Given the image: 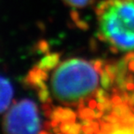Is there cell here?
Here are the masks:
<instances>
[{
  "label": "cell",
  "instance_id": "6da1fadb",
  "mask_svg": "<svg viewBox=\"0 0 134 134\" xmlns=\"http://www.w3.org/2000/svg\"><path fill=\"white\" fill-rule=\"evenodd\" d=\"M48 58L39 68L48 70L50 74H44L47 81L38 79L37 85L41 97H48L49 103H55L60 113L58 117L69 119V112L73 109L79 111L94 110L101 99V91L106 81V72L98 61L72 58L61 62L56 58Z\"/></svg>",
  "mask_w": 134,
  "mask_h": 134
},
{
  "label": "cell",
  "instance_id": "7a4b0ae2",
  "mask_svg": "<svg viewBox=\"0 0 134 134\" xmlns=\"http://www.w3.org/2000/svg\"><path fill=\"white\" fill-rule=\"evenodd\" d=\"M98 35L111 50L134 51V0H104L96 10Z\"/></svg>",
  "mask_w": 134,
  "mask_h": 134
},
{
  "label": "cell",
  "instance_id": "3957f363",
  "mask_svg": "<svg viewBox=\"0 0 134 134\" xmlns=\"http://www.w3.org/2000/svg\"><path fill=\"white\" fill-rule=\"evenodd\" d=\"M6 133L44 132L43 121L37 104L30 98L12 104L4 114L2 123Z\"/></svg>",
  "mask_w": 134,
  "mask_h": 134
},
{
  "label": "cell",
  "instance_id": "277c9868",
  "mask_svg": "<svg viewBox=\"0 0 134 134\" xmlns=\"http://www.w3.org/2000/svg\"><path fill=\"white\" fill-rule=\"evenodd\" d=\"M13 95L12 84L8 79L0 75V114L6 111L12 105Z\"/></svg>",
  "mask_w": 134,
  "mask_h": 134
},
{
  "label": "cell",
  "instance_id": "5b68a950",
  "mask_svg": "<svg viewBox=\"0 0 134 134\" xmlns=\"http://www.w3.org/2000/svg\"><path fill=\"white\" fill-rule=\"evenodd\" d=\"M66 5L73 9H85L97 1V0H62Z\"/></svg>",
  "mask_w": 134,
  "mask_h": 134
}]
</instances>
